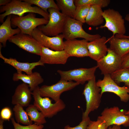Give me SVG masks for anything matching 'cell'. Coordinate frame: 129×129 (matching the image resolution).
<instances>
[{"label": "cell", "mask_w": 129, "mask_h": 129, "mask_svg": "<svg viewBox=\"0 0 129 129\" xmlns=\"http://www.w3.org/2000/svg\"><path fill=\"white\" fill-rule=\"evenodd\" d=\"M4 120L0 118V129H4L3 127V123Z\"/></svg>", "instance_id": "cell-39"}, {"label": "cell", "mask_w": 129, "mask_h": 129, "mask_svg": "<svg viewBox=\"0 0 129 129\" xmlns=\"http://www.w3.org/2000/svg\"><path fill=\"white\" fill-rule=\"evenodd\" d=\"M80 84L76 82L60 79L57 83L51 85H43L40 87L41 96L50 97L56 102L60 99L63 92L70 90Z\"/></svg>", "instance_id": "cell-9"}, {"label": "cell", "mask_w": 129, "mask_h": 129, "mask_svg": "<svg viewBox=\"0 0 129 129\" xmlns=\"http://www.w3.org/2000/svg\"><path fill=\"white\" fill-rule=\"evenodd\" d=\"M8 40L29 53L40 56L41 54L42 46L32 36L20 33Z\"/></svg>", "instance_id": "cell-12"}, {"label": "cell", "mask_w": 129, "mask_h": 129, "mask_svg": "<svg viewBox=\"0 0 129 129\" xmlns=\"http://www.w3.org/2000/svg\"><path fill=\"white\" fill-rule=\"evenodd\" d=\"M25 111L30 119L34 124L40 125L46 123L45 117L41 112H39L34 105L30 104L26 108Z\"/></svg>", "instance_id": "cell-25"}, {"label": "cell", "mask_w": 129, "mask_h": 129, "mask_svg": "<svg viewBox=\"0 0 129 129\" xmlns=\"http://www.w3.org/2000/svg\"><path fill=\"white\" fill-rule=\"evenodd\" d=\"M104 121L97 119L96 121L91 120L86 129H108Z\"/></svg>", "instance_id": "cell-32"}, {"label": "cell", "mask_w": 129, "mask_h": 129, "mask_svg": "<svg viewBox=\"0 0 129 129\" xmlns=\"http://www.w3.org/2000/svg\"><path fill=\"white\" fill-rule=\"evenodd\" d=\"M102 15L105 23L99 28H107L112 32L113 36L116 34L124 35L126 32L124 20L118 11L109 8L103 11Z\"/></svg>", "instance_id": "cell-6"}, {"label": "cell", "mask_w": 129, "mask_h": 129, "mask_svg": "<svg viewBox=\"0 0 129 129\" xmlns=\"http://www.w3.org/2000/svg\"><path fill=\"white\" fill-rule=\"evenodd\" d=\"M121 128L120 126L116 125H113L112 126H109L108 129H120Z\"/></svg>", "instance_id": "cell-38"}, {"label": "cell", "mask_w": 129, "mask_h": 129, "mask_svg": "<svg viewBox=\"0 0 129 129\" xmlns=\"http://www.w3.org/2000/svg\"><path fill=\"white\" fill-rule=\"evenodd\" d=\"M32 36L42 46L54 51L64 50V38L62 34L51 37L44 34L37 27L33 31Z\"/></svg>", "instance_id": "cell-14"}, {"label": "cell", "mask_w": 129, "mask_h": 129, "mask_svg": "<svg viewBox=\"0 0 129 129\" xmlns=\"http://www.w3.org/2000/svg\"><path fill=\"white\" fill-rule=\"evenodd\" d=\"M125 114L126 115H129V110L126 111V110L125 113Z\"/></svg>", "instance_id": "cell-40"}, {"label": "cell", "mask_w": 129, "mask_h": 129, "mask_svg": "<svg viewBox=\"0 0 129 129\" xmlns=\"http://www.w3.org/2000/svg\"><path fill=\"white\" fill-rule=\"evenodd\" d=\"M129 68V53L123 58L121 68Z\"/></svg>", "instance_id": "cell-35"}, {"label": "cell", "mask_w": 129, "mask_h": 129, "mask_svg": "<svg viewBox=\"0 0 129 129\" xmlns=\"http://www.w3.org/2000/svg\"><path fill=\"white\" fill-rule=\"evenodd\" d=\"M88 42V41L84 39L66 40L64 41V50L70 57H82L89 56L87 48Z\"/></svg>", "instance_id": "cell-15"}, {"label": "cell", "mask_w": 129, "mask_h": 129, "mask_svg": "<svg viewBox=\"0 0 129 129\" xmlns=\"http://www.w3.org/2000/svg\"><path fill=\"white\" fill-rule=\"evenodd\" d=\"M48 11L49 18L48 23L37 28L47 36H55L62 33L66 17L58 9L51 8Z\"/></svg>", "instance_id": "cell-4"}, {"label": "cell", "mask_w": 129, "mask_h": 129, "mask_svg": "<svg viewBox=\"0 0 129 129\" xmlns=\"http://www.w3.org/2000/svg\"><path fill=\"white\" fill-rule=\"evenodd\" d=\"M12 114V112L10 108L8 107H5L0 111V118L4 121H9L11 118Z\"/></svg>", "instance_id": "cell-34"}, {"label": "cell", "mask_w": 129, "mask_h": 129, "mask_svg": "<svg viewBox=\"0 0 129 129\" xmlns=\"http://www.w3.org/2000/svg\"><path fill=\"white\" fill-rule=\"evenodd\" d=\"M23 108L18 104L15 105L13 108L16 122L26 125L32 124L33 122L30 119L27 112Z\"/></svg>", "instance_id": "cell-27"}, {"label": "cell", "mask_w": 129, "mask_h": 129, "mask_svg": "<svg viewBox=\"0 0 129 129\" xmlns=\"http://www.w3.org/2000/svg\"><path fill=\"white\" fill-rule=\"evenodd\" d=\"M107 42L106 37L103 36L88 42L89 56L97 61L103 57L107 54L108 49L106 44Z\"/></svg>", "instance_id": "cell-17"}, {"label": "cell", "mask_w": 129, "mask_h": 129, "mask_svg": "<svg viewBox=\"0 0 129 129\" xmlns=\"http://www.w3.org/2000/svg\"><path fill=\"white\" fill-rule=\"evenodd\" d=\"M32 94L34 100L33 104L45 118H52L65 107V104L61 99L53 103L49 97H42L39 86L32 92Z\"/></svg>", "instance_id": "cell-2"}, {"label": "cell", "mask_w": 129, "mask_h": 129, "mask_svg": "<svg viewBox=\"0 0 129 129\" xmlns=\"http://www.w3.org/2000/svg\"><path fill=\"white\" fill-rule=\"evenodd\" d=\"M32 92L27 84L23 82L19 84L12 96L11 103L14 105L18 104L27 107L31 101Z\"/></svg>", "instance_id": "cell-18"}, {"label": "cell", "mask_w": 129, "mask_h": 129, "mask_svg": "<svg viewBox=\"0 0 129 129\" xmlns=\"http://www.w3.org/2000/svg\"><path fill=\"white\" fill-rule=\"evenodd\" d=\"M11 119L14 129H43L44 128L43 125H38L34 123L29 125H22L16 122L13 118H11Z\"/></svg>", "instance_id": "cell-31"}, {"label": "cell", "mask_w": 129, "mask_h": 129, "mask_svg": "<svg viewBox=\"0 0 129 129\" xmlns=\"http://www.w3.org/2000/svg\"><path fill=\"white\" fill-rule=\"evenodd\" d=\"M123 58L108 48L107 54L97 61V65L101 74L111 75L121 68Z\"/></svg>", "instance_id": "cell-13"}, {"label": "cell", "mask_w": 129, "mask_h": 129, "mask_svg": "<svg viewBox=\"0 0 129 129\" xmlns=\"http://www.w3.org/2000/svg\"><path fill=\"white\" fill-rule=\"evenodd\" d=\"M83 24L73 18L66 17L62 32L64 38L66 40L81 38L91 42L101 37L98 34L92 35L86 32L83 28Z\"/></svg>", "instance_id": "cell-5"}, {"label": "cell", "mask_w": 129, "mask_h": 129, "mask_svg": "<svg viewBox=\"0 0 129 129\" xmlns=\"http://www.w3.org/2000/svg\"><path fill=\"white\" fill-rule=\"evenodd\" d=\"M31 5L22 0H11L6 5L0 7V13L4 12L0 15V22L3 23L4 18L6 16L14 14L21 17L27 13L38 14L44 18L49 20L48 13L46 12L37 6H32Z\"/></svg>", "instance_id": "cell-1"}, {"label": "cell", "mask_w": 129, "mask_h": 129, "mask_svg": "<svg viewBox=\"0 0 129 129\" xmlns=\"http://www.w3.org/2000/svg\"><path fill=\"white\" fill-rule=\"evenodd\" d=\"M125 19L126 21L129 22V14L126 15L125 17ZM115 36L117 38H127L129 39V36H127L125 35H120L116 34Z\"/></svg>", "instance_id": "cell-36"}, {"label": "cell", "mask_w": 129, "mask_h": 129, "mask_svg": "<svg viewBox=\"0 0 129 129\" xmlns=\"http://www.w3.org/2000/svg\"><path fill=\"white\" fill-rule=\"evenodd\" d=\"M91 120L88 116L85 119H82V121L77 126L71 127L68 125L64 127V129H86Z\"/></svg>", "instance_id": "cell-33"}, {"label": "cell", "mask_w": 129, "mask_h": 129, "mask_svg": "<svg viewBox=\"0 0 129 129\" xmlns=\"http://www.w3.org/2000/svg\"><path fill=\"white\" fill-rule=\"evenodd\" d=\"M11 0H0V5H5L10 2Z\"/></svg>", "instance_id": "cell-37"}, {"label": "cell", "mask_w": 129, "mask_h": 129, "mask_svg": "<svg viewBox=\"0 0 129 129\" xmlns=\"http://www.w3.org/2000/svg\"><path fill=\"white\" fill-rule=\"evenodd\" d=\"M40 61L44 64H64L70 57L64 50L54 51L42 46Z\"/></svg>", "instance_id": "cell-16"}, {"label": "cell", "mask_w": 129, "mask_h": 129, "mask_svg": "<svg viewBox=\"0 0 129 129\" xmlns=\"http://www.w3.org/2000/svg\"><path fill=\"white\" fill-rule=\"evenodd\" d=\"M22 0L31 5L33 4L36 5L47 13H48V10L50 8H55L59 10L56 3L53 0Z\"/></svg>", "instance_id": "cell-28"}, {"label": "cell", "mask_w": 129, "mask_h": 129, "mask_svg": "<svg viewBox=\"0 0 129 129\" xmlns=\"http://www.w3.org/2000/svg\"><path fill=\"white\" fill-rule=\"evenodd\" d=\"M97 68L96 66L89 68H80L66 71L58 70L57 72L60 79L69 81H74L79 84H83L95 76V73Z\"/></svg>", "instance_id": "cell-11"}, {"label": "cell", "mask_w": 129, "mask_h": 129, "mask_svg": "<svg viewBox=\"0 0 129 129\" xmlns=\"http://www.w3.org/2000/svg\"><path fill=\"white\" fill-rule=\"evenodd\" d=\"M12 16H7V18L0 26V42L5 47L7 41L13 36L21 33V30L18 27L12 29L11 27Z\"/></svg>", "instance_id": "cell-22"}, {"label": "cell", "mask_w": 129, "mask_h": 129, "mask_svg": "<svg viewBox=\"0 0 129 129\" xmlns=\"http://www.w3.org/2000/svg\"><path fill=\"white\" fill-rule=\"evenodd\" d=\"M101 88L96 84L95 76L85 85L82 94L85 99L86 108L83 113L82 119L87 117L91 112L99 108L101 102Z\"/></svg>", "instance_id": "cell-3"}, {"label": "cell", "mask_w": 129, "mask_h": 129, "mask_svg": "<svg viewBox=\"0 0 129 129\" xmlns=\"http://www.w3.org/2000/svg\"><path fill=\"white\" fill-rule=\"evenodd\" d=\"M12 80L14 81H22L28 85L32 91L44 81L40 73L37 72H33L29 75L23 74L22 72H16L13 74Z\"/></svg>", "instance_id": "cell-20"}, {"label": "cell", "mask_w": 129, "mask_h": 129, "mask_svg": "<svg viewBox=\"0 0 129 129\" xmlns=\"http://www.w3.org/2000/svg\"><path fill=\"white\" fill-rule=\"evenodd\" d=\"M74 3L76 7L88 5H98L102 8L108 6L109 4L110 0H74Z\"/></svg>", "instance_id": "cell-29"}, {"label": "cell", "mask_w": 129, "mask_h": 129, "mask_svg": "<svg viewBox=\"0 0 129 129\" xmlns=\"http://www.w3.org/2000/svg\"><path fill=\"white\" fill-rule=\"evenodd\" d=\"M3 46L0 43V58L3 60L4 63L10 65L13 67L17 70V72H24L27 75H31L32 73V70L38 66H43L44 64L39 60L36 62L30 63L28 62H21L16 59L11 58H7L4 57L2 54L1 49Z\"/></svg>", "instance_id": "cell-19"}, {"label": "cell", "mask_w": 129, "mask_h": 129, "mask_svg": "<svg viewBox=\"0 0 129 129\" xmlns=\"http://www.w3.org/2000/svg\"><path fill=\"white\" fill-rule=\"evenodd\" d=\"M126 110H120L117 106L104 109L97 118L104 121L107 127L113 125L129 127V115H126Z\"/></svg>", "instance_id": "cell-8"}, {"label": "cell", "mask_w": 129, "mask_h": 129, "mask_svg": "<svg viewBox=\"0 0 129 129\" xmlns=\"http://www.w3.org/2000/svg\"><path fill=\"white\" fill-rule=\"evenodd\" d=\"M48 22V20L44 18L36 17L33 13H29L24 16L12 17L11 19V24L19 28L21 33L31 36L35 29L40 26L46 25Z\"/></svg>", "instance_id": "cell-7"}, {"label": "cell", "mask_w": 129, "mask_h": 129, "mask_svg": "<svg viewBox=\"0 0 129 129\" xmlns=\"http://www.w3.org/2000/svg\"><path fill=\"white\" fill-rule=\"evenodd\" d=\"M107 42L110 45L109 48L121 58L129 53V39L112 36L107 39Z\"/></svg>", "instance_id": "cell-21"}, {"label": "cell", "mask_w": 129, "mask_h": 129, "mask_svg": "<svg viewBox=\"0 0 129 129\" xmlns=\"http://www.w3.org/2000/svg\"><path fill=\"white\" fill-rule=\"evenodd\" d=\"M90 7V6L88 5L76 7L73 18L83 23H85L86 19Z\"/></svg>", "instance_id": "cell-30"}, {"label": "cell", "mask_w": 129, "mask_h": 129, "mask_svg": "<svg viewBox=\"0 0 129 129\" xmlns=\"http://www.w3.org/2000/svg\"><path fill=\"white\" fill-rule=\"evenodd\" d=\"M112 78L118 85L124 82L125 86L129 88V68H122L110 75Z\"/></svg>", "instance_id": "cell-26"}, {"label": "cell", "mask_w": 129, "mask_h": 129, "mask_svg": "<svg viewBox=\"0 0 129 129\" xmlns=\"http://www.w3.org/2000/svg\"><path fill=\"white\" fill-rule=\"evenodd\" d=\"M56 4L59 10L66 17L73 18L76 7L74 0H57Z\"/></svg>", "instance_id": "cell-24"}, {"label": "cell", "mask_w": 129, "mask_h": 129, "mask_svg": "<svg viewBox=\"0 0 129 129\" xmlns=\"http://www.w3.org/2000/svg\"><path fill=\"white\" fill-rule=\"evenodd\" d=\"M102 8L98 5L91 6L85 23L88 25L97 27L102 24L104 19L102 15L103 11Z\"/></svg>", "instance_id": "cell-23"}, {"label": "cell", "mask_w": 129, "mask_h": 129, "mask_svg": "<svg viewBox=\"0 0 129 129\" xmlns=\"http://www.w3.org/2000/svg\"><path fill=\"white\" fill-rule=\"evenodd\" d=\"M96 84L101 89L102 96L105 92H112L118 96L122 102H126L129 101V88L125 86H119L112 78L110 75H104L103 79L99 80Z\"/></svg>", "instance_id": "cell-10"}]
</instances>
